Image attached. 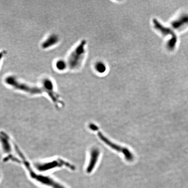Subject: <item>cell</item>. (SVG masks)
Masks as SVG:
<instances>
[{"instance_id":"52a82bcc","label":"cell","mask_w":188,"mask_h":188,"mask_svg":"<svg viewBox=\"0 0 188 188\" xmlns=\"http://www.w3.org/2000/svg\"><path fill=\"white\" fill-rule=\"evenodd\" d=\"M98 135H99V137L102 141H103L105 144L108 145L110 147L112 148L113 149L119 152H121V153H123V155L125 156L126 160L129 162L132 161L134 159L133 155L129 149H127L126 148L122 147L114 143L113 142H111L110 140L107 138L105 136H104L101 132H98Z\"/></svg>"},{"instance_id":"30bf717a","label":"cell","mask_w":188,"mask_h":188,"mask_svg":"<svg viewBox=\"0 0 188 188\" xmlns=\"http://www.w3.org/2000/svg\"><path fill=\"white\" fill-rule=\"evenodd\" d=\"M95 69L100 73H103L106 71V67L104 63L99 62L95 64Z\"/></svg>"},{"instance_id":"6da1fadb","label":"cell","mask_w":188,"mask_h":188,"mask_svg":"<svg viewBox=\"0 0 188 188\" xmlns=\"http://www.w3.org/2000/svg\"><path fill=\"white\" fill-rule=\"evenodd\" d=\"M0 144L3 152L5 156L4 160L19 163V158L17 152V146L13 143L10 137L4 132H0Z\"/></svg>"},{"instance_id":"9c48e42d","label":"cell","mask_w":188,"mask_h":188,"mask_svg":"<svg viewBox=\"0 0 188 188\" xmlns=\"http://www.w3.org/2000/svg\"><path fill=\"white\" fill-rule=\"evenodd\" d=\"M59 41V38L56 34H51L48 36L42 44V47L44 48H47L51 47L56 45Z\"/></svg>"},{"instance_id":"7a4b0ae2","label":"cell","mask_w":188,"mask_h":188,"mask_svg":"<svg viewBox=\"0 0 188 188\" xmlns=\"http://www.w3.org/2000/svg\"><path fill=\"white\" fill-rule=\"evenodd\" d=\"M86 42H81L70 54L68 59V64L71 69H77L80 68L84 60L86 54Z\"/></svg>"},{"instance_id":"7c38bea8","label":"cell","mask_w":188,"mask_h":188,"mask_svg":"<svg viewBox=\"0 0 188 188\" xmlns=\"http://www.w3.org/2000/svg\"><path fill=\"white\" fill-rule=\"evenodd\" d=\"M4 51H2V52H0V61H1V60L2 59L3 57L4 56Z\"/></svg>"},{"instance_id":"277c9868","label":"cell","mask_w":188,"mask_h":188,"mask_svg":"<svg viewBox=\"0 0 188 188\" xmlns=\"http://www.w3.org/2000/svg\"><path fill=\"white\" fill-rule=\"evenodd\" d=\"M5 82L7 85L13 87L15 89L29 94H36L44 92L42 89L37 87L32 86L26 83L20 82L14 77L10 76L7 78L5 79Z\"/></svg>"},{"instance_id":"8992f818","label":"cell","mask_w":188,"mask_h":188,"mask_svg":"<svg viewBox=\"0 0 188 188\" xmlns=\"http://www.w3.org/2000/svg\"><path fill=\"white\" fill-rule=\"evenodd\" d=\"M42 89L44 92H46L49 96L53 103L58 108L62 106L63 103L60 99L58 94L54 89L53 82L50 79L46 78L42 81Z\"/></svg>"},{"instance_id":"3957f363","label":"cell","mask_w":188,"mask_h":188,"mask_svg":"<svg viewBox=\"0 0 188 188\" xmlns=\"http://www.w3.org/2000/svg\"><path fill=\"white\" fill-rule=\"evenodd\" d=\"M22 163L25 165L26 169L29 171L31 177L34 180H36L44 185L49 186L53 188H65L55 181L53 178L49 177L46 176L37 174L36 172L34 171L29 162L28 161L26 158L23 159Z\"/></svg>"},{"instance_id":"5b68a950","label":"cell","mask_w":188,"mask_h":188,"mask_svg":"<svg viewBox=\"0 0 188 188\" xmlns=\"http://www.w3.org/2000/svg\"><path fill=\"white\" fill-rule=\"evenodd\" d=\"M35 166L36 169L42 172L63 166H66L72 170L75 169V167L74 165L61 159H55L49 161H48L44 162H37L35 164Z\"/></svg>"},{"instance_id":"ba28073f","label":"cell","mask_w":188,"mask_h":188,"mask_svg":"<svg viewBox=\"0 0 188 188\" xmlns=\"http://www.w3.org/2000/svg\"><path fill=\"white\" fill-rule=\"evenodd\" d=\"M99 154V151L97 148H94L91 150L90 161L87 169V172L88 173H90L94 168V166L98 161Z\"/></svg>"},{"instance_id":"8fae6325","label":"cell","mask_w":188,"mask_h":188,"mask_svg":"<svg viewBox=\"0 0 188 188\" xmlns=\"http://www.w3.org/2000/svg\"><path fill=\"white\" fill-rule=\"evenodd\" d=\"M56 67L57 69L60 71L64 70L67 66L66 63L62 60H59L56 63Z\"/></svg>"}]
</instances>
